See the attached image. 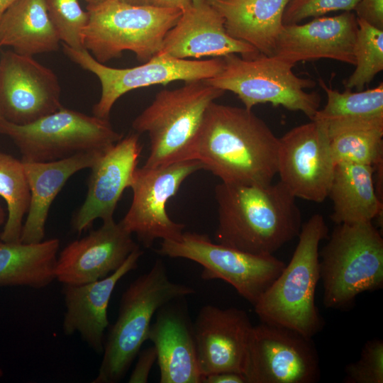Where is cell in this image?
<instances>
[{
  "label": "cell",
  "instance_id": "obj_37",
  "mask_svg": "<svg viewBox=\"0 0 383 383\" xmlns=\"http://www.w3.org/2000/svg\"><path fill=\"white\" fill-rule=\"evenodd\" d=\"M203 383H247L245 376L240 373L223 372L202 377Z\"/></svg>",
  "mask_w": 383,
  "mask_h": 383
},
{
  "label": "cell",
  "instance_id": "obj_31",
  "mask_svg": "<svg viewBox=\"0 0 383 383\" xmlns=\"http://www.w3.org/2000/svg\"><path fill=\"white\" fill-rule=\"evenodd\" d=\"M358 25L354 45L355 69L343 82L345 89L363 90L374 77L383 70V30L362 19Z\"/></svg>",
  "mask_w": 383,
  "mask_h": 383
},
{
  "label": "cell",
  "instance_id": "obj_18",
  "mask_svg": "<svg viewBox=\"0 0 383 383\" xmlns=\"http://www.w3.org/2000/svg\"><path fill=\"white\" fill-rule=\"evenodd\" d=\"M231 54L252 58L260 53L251 45L229 35L223 18L208 0H191L165 35L157 55L199 60Z\"/></svg>",
  "mask_w": 383,
  "mask_h": 383
},
{
  "label": "cell",
  "instance_id": "obj_13",
  "mask_svg": "<svg viewBox=\"0 0 383 383\" xmlns=\"http://www.w3.org/2000/svg\"><path fill=\"white\" fill-rule=\"evenodd\" d=\"M243 375L247 383H314L320 378L312 338L261 322L252 326Z\"/></svg>",
  "mask_w": 383,
  "mask_h": 383
},
{
  "label": "cell",
  "instance_id": "obj_3",
  "mask_svg": "<svg viewBox=\"0 0 383 383\" xmlns=\"http://www.w3.org/2000/svg\"><path fill=\"white\" fill-rule=\"evenodd\" d=\"M328 235L322 215L302 224L291 260L253 305L261 322L284 326L312 338L323 326L315 304L320 279L319 245Z\"/></svg>",
  "mask_w": 383,
  "mask_h": 383
},
{
  "label": "cell",
  "instance_id": "obj_24",
  "mask_svg": "<svg viewBox=\"0 0 383 383\" xmlns=\"http://www.w3.org/2000/svg\"><path fill=\"white\" fill-rule=\"evenodd\" d=\"M224 19L232 38L245 42L260 54L274 55L289 0H208Z\"/></svg>",
  "mask_w": 383,
  "mask_h": 383
},
{
  "label": "cell",
  "instance_id": "obj_11",
  "mask_svg": "<svg viewBox=\"0 0 383 383\" xmlns=\"http://www.w3.org/2000/svg\"><path fill=\"white\" fill-rule=\"evenodd\" d=\"M65 54L99 79L101 94L93 106V115L109 119L115 102L127 92L155 84H167L177 80L185 82L205 80L223 69L222 57L210 60L178 59L156 55L140 65L125 69L113 68L96 60L86 50H74L62 43Z\"/></svg>",
  "mask_w": 383,
  "mask_h": 383
},
{
  "label": "cell",
  "instance_id": "obj_26",
  "mask_svg": "<svg viewBox=\"0 0 383 383\" xmlns=\"http://www.w3.org/2000/svg\"><path fill=\"white\" fill-rule=\"evenodd\" d=\"M60 42L45 0H16L0 19V48L33 56L56 51Z\"/></svg>",
  "mask_w": 383,
  "mask_h": 383
},
{
  "label": "cell",
  "instance_id": "obj_16",
  "mask_svg": "<svg viewBox=\"0 0 383 383\" xmlns=\"http://www.w3.org/2000/svg\"><path fill=\"white\" fill-rule=\"evenodd\" d=\"M252 325L237 308L203 306L192 326L201 378L223 372L243 374Z\"/></svg>",
  "mask_w": 383,
  "mask_h": 383
},
{
  "label": "cell",
  "instance_id": "obj_32",
  "mask_svg": "<svg viewBox=\"0 0 383 383\" xmlns=\"http://www.w3.org/2000/svg\"><path fill=\"white\" fill-rule=\"evenodd\" d=\"M48 13L60 41L74 50L85 49L83 32L89 16L78 0H45Z\"/></svg>",
  "mask_w": 383,
  "mask_h": 383
},
{
  "label": "cell",
  "instance_id": "obj_22",
  "mask_svg": "<svg viewBox=\"0 0 383 383\" xmlns=\"http://www.w3.org/2000/svg\"><path fill=\"white\" fill-rule=\"evenodd\" d=\"M168 304L158 310L148 337L157 352L160 382L200 383L192 325L184 313Z\"/></svg>",
  "mask_w": 383,
  "mask_h": 383
},
{
  "label": "cell",
  "instance_id": "obj_20",
  "mask_svg": "<svg viewBox=\"0 0 383 383\" xmlns=\"http://www.w3.org/2000/svg\"><path fill=\"white\" fill-rule=\"evenodd\" d=\"M357 28L356 16L350 11L316 17L304 24L284 25L274 55L293 65L323 58L355 65Z\"/></svg>",
  "mask_w": 383,
  "mask_h": 383
},
{
  "label": "cell",
  "instance_id": "obj_21",
  "mask_svg": "<svg viewBox=\"0 0 383 383\" xmlns=\"http://www.w3.org/2000/svg\"><path fill=\"white\" fill-rule=\"evenodd\" d=\"M142 254L138 247L118 269L103 279L79 285H64L66 310L62 330L66 335L78 333L93 350L103 353L111 294L118 281L137 267Z\"/></svg>",
  "mask_w": 383,
  "mask_h": 383
},
{
  "label": "cell",
  "instance_id": "obj_19",
  "mask_svg": "<svg viewBox=\"0 0 383 383\" xmlns=\"http://www.w3.org/2000/svg\"><path fill=\"white\" fill-rule=\"evenodd\" d=\"M141 149L139 134H130L111 146L91 167L85 201L72 221L75 232L81 233L97 218H113L124 190L133 183Z\"/></svg>",
  "mask_w": 383,
  "mask_h": 383
},
{
  "label": "cell",
  "instance_id": "obj_12",
  "mask_svg": "<svg viewBox=\"0 0 383 383\" xmlns=\"http://www.w3.org/2000/svg\"><path fill=\"white\" fill-rule=\"evenodd\" d=\"M202 169L201 162L194 159L157 167L137 168L130 187L133 192L131 204L119 222L121 225L135 234L145 248L151 247L157 239L179 240L185 226L170 218L166 204L188 177Z\"/></svg>",
  "mask_w": 383,
  "mask_h": 383
},
{
  "label": "cell",
  "instance_id": "obj_9",
  "mask_svg": "<svg viewBox=\"0 0 383 383\" xmlns=\"http://www.w3.org/2000/svg\"><path fill=\"white\" fill-rule=\"evenodd\" d=\"M0 133L10 138L23 162H51L86 152H105L123 135L109 119L62 107L32 123L16 125L0 118Z\"/></svg>",
  "mask_w": 383,
  "mask_h": 383
},
{
  "label": "cell",
  "instance_id": "obj_33",
  "mask_svg": "<svg viewBox=\"0 0 383 383\" xmlns=\"http://www.w3.org/2000/svg\"><path fill=\"white\" fill-rule=\"evenodd\" d=\"M344 382H383V341L373 339L364 345L359 360L345 368Z\"/></svg>",
  "mask_w": 383,
  "mask_h": 383
},
{
  "label": "cell",
  "instance_id": "obj_39",
  "mask_svg": "<svg viewBox=\"0 0 383 383\" xmlns=\"http://www.w3.org/2000/svg\"><path fill=\"white\" fill-rule=\"evenodd\" d=\"M16 0H0V19L4 13L8 8L12 5Z\"/></svg>",
  "mask_w": 383,
  "mask_h": 383
},
{
  "label": "cell",
  "instance_id": "obj_25",
  "mask_svg": "<svg viewBox=\"0 0 383 383\" xmlns=\"http://www.w3.org/2000/svg\"><path fill=\"white\" fill-rule=\"evenodd\" d=\"M375 168L365 165H335L328 197L333 203L331 220L336 224L372 221L382 213L377 193Z\"/></svg>",
  "mask_w": 383,
  "mask_h": 383
},
{
  "label": "cell",
  "instance_id": "obj_14",
  "mask_svg": "<svg viewBox=\"0 0 383 383\" xmlns=\"http://www.w3.org/2000/svg\"><path fill=\"white\" fill-rule=\"evenodd\" d=\"M335 162L326 126H296L279 138L277 174L296 197L321 203L328 197Z\"/></svg>",
  "mask_w": 383,
  "mask_h": 383
},
{
  "label": "cell",
  "instance_id": "obj_5",
  "mask_svg": "<svg viewBox=\"0 0 383 383\" xmlns=\"http://www.w3.org/2000/svg\"><path fill=\"white\" fill-rule=\"evenodd\" d=\"M87 8L84 46L102 64L120 57L126 50L133 52L142 63L148 61L160 52L165 35L182 13L180 9L118 0H105Z\"/></svg>",
  "mask_w": 383,
  "mask_h": 383
},
{
  "label": "cell",
  "instance_id": "obj_28",
  "mask_svg": "<svg viewBox=\"0 0 383 383\" xmlns=\"http://www.w3.org/2000/svg\"><path fill=\"white\" fill-rule=\"evenodd\" d=\"M327 96V102L313 119L323 123L328 137L346 128L360 126L383 125V83L377 87L353 92L333 89L319 79Z\"/></svg>",
  "mask_w": 383,
  "mask_h": 383
},
{
  "label": "cell",
  "instance_id": "obj_7",
  "mask_svg": "<svg viewBox=\"0 0 383 383\" xmlns=\"http://www.w3.org/2000/svg\"><path fill=\"white\" fill-rule=\"evenodd\" d=\"M319 252L323 303L340 309L383 285V239L372 221L340 223Z\"/></svg>",
  "mask_w": 383,
  "mask_h": 383
},
{
  "label": "cell",
  "instance_id": "obj_15",
  "mask_svg": "<svg viewBox=\"0 0 383 383\" xmlns=\"http://www.w3.org/2000/svg\"><path fill=\"white\" fill-rule=\"evenodd\" d=\"M55 72L33 59L6 50L0 57V118L32 123L63 106Z\"/></svg>",
  "mask_w": 383,
  "mask_h": 383
},
{
  "label": "cell",
  "instance_id": "obj_38",
  "mask_svg": "<svg viewBox=\"0 0 383 383\" xmlns=\"http://www.w3.org/2000/svg\"><path fill=\"white\" fill-rule=\"evenodd\" d=\"M191 0H152V5L165 8H177L184 10Z\"/></svg>",
  "mask_w": 383,
  "mask_h": 383
},
{
  "label": "cell",
  "instance_id": "obj_36",
  "mask_svg": "<svg viewBox=\"0 0 383 383\" xmlns=\"http://www.w3.org/2000/svg\"><path fill=\"white\" fill-rule=\"evenodd\" d=\"M138 358L128 379L129 383H146L152 367L157 360L155 348L152 345L139 352Z\"/></svg>",
  "mask_w": 383,
  "mask_h": 383
},
{
  "label": "cell",
  "instance_id": "obj_34",
  "mask_svg": "<svg viewBox=\"0 0 383 383\" xmlns=\"http://www.w3.org/2000/svg\"><path fill=\"white\" fill-rule=\"evenodd\" d=\"M360 0H289L284 9L283 25L297 24L309 17H320L338 11H351Z\"/></svg>",
  "mask_w": 383,
  "mask_h": 383
},
{
  "label": "cell",
  "instance_id": "obj_27",
  "mask_svg": "<svg viewBox=\"0 0 383 383\" xmlns=\"http://www.w3.org/2000/svg\"><path fill=\"white\" fill-rule=\"evenodd\" d=\"M60 240L38 243L0 242V287L26 286L40 289L55 279Z\"/></svg>",
  "mask_w": 383,
  "mask_h": 383
},
{
  "label": "cell",
  "instance_id": "obj_8",
  "mask_svg": "<svg viewBox=\"0 0 383 383\" xmlns=\"http://www.w3.org/2000/svg\"><path fill=\"white\" fill-rule=\"evenodd\" d=\"M222 58V70L204 81L234 93L245 108L252 110L259 104L270 103L301 111L310 120L319 109L321 96L316 91H305L314 87L316 82L296 76L292 71L294 65L275 55L262 54L252 58L231 54Z\"/></svg>",
  "mask_w": 383,
  "mask_h": 383
},
{
  "label": "cell",
  "instance_id": "obj_17",
  "mask_svg": "<svg viewBox=\"0 0 383 383\" xmlns=\"http://www.w3.org/2000/svg\"><path fill=\"white\" fill-rule=\"evenodd\" d=\"M138 247L132 234L113 218L104 221L99 228L62 249L57 258L55 279L63 285H79L103 279Z\"/></svg>",
  "mask_w": 383,
  "mask_h": 383
},
{
  "label": "cell",
  "instance_id": "obj_40",
  "mask_svg": "<svg viewBox=\"0 0 383 383\" xmlns=\"http://www.w3.org/2000/svg\"><path fill=\"white\" fill-rule=\"evenodd\" d=\"M122 2L134 5H152V0H118Z\"/></svg>",
  "mask_w": 383,
  "mask_h": 383
},
{
  "label": "cell",
  "instance_id": "obj_10",
  "mask_svg": "<svg viewBox=\"0 0 383 383\" xmlns=\"http://www.w3.org/2000/svg\"><path fill=\"white\" fill-rule=\"evenodd\" d=\"M157 252L201 265L204 279H222L254 305L286 264L273 255L243 252L218 243L205 234L183 232L177 240H162Z\"/></svg>",
  "mask_w": 383,
  "mask_h": 383
},
{
  "label": "cell",
  "instance_id": "obj_6",
  "mask_svg": "<svg viewBox=\"0 0 383 383\" xmlns=\"http://www.w3.org/2000/svg\"><path fill=\"white\" fill-rule=\"evenodd\" d=\"M224 93L204 80L157 93L132 123L137 133H146L149 137L150 152L143 166L152 168L189 160L208 107Z\"/></svg>",
  "mask_w": 383,
  "mask_h": 383
},
{
  "label": "cell",
  "instance_id": "obj_35",
  "mask_svg": "<svg viewBox=\"0 0 383 383\" xmlns=\"http://www.w3.org/2000/svg\"><path fill=\"white\" fill-rule=\"evenodd\" d=\"M354 10L357 18L383 30V0H360Z\"/></svg>",
  "mask_w": 383,
  "mask_h": 383
},
{
  "label": "cell",
  "instance_id": "obj_1",
  "mask_svg": "<svg viewBox=\"0 0 383 383\" xmlns=\"http://www.w3.org/2000/svg\"><path fill=\"white\" fill-rule=\"evenodd\" d=\"M277 138L251 109L212 102L192 146L201 162L221 182L267 185L277 174Z\"/></svg>",
  "mask_w": 383,
  "mask_h": 383
},
{
  "label": "cell",
  "instance_id": "obj_4",
  "mask_svg": "<svg viewBox=\"0 0 383 383\" xmlns=\"http://www.w3.org/2000/svg\"><path fill=\"white\" fill-rule=\"evenodd\" d=\"M194 293L193 288L171 281L164 263L156 260L123 293L117 319L104 342L103 358L92 382H118L148 340L155 313L168 303Z\"/></svg>",
  "mask_w": 383,
  "mask_h": 383
},
{
  "label": "cell",
  "instance_id": "obj_2",
  "mask_svg": "<svg viewBox=\"0 0 383 383\" xmlns=\"http://www.w3.org/2000/svg\"><path fill=\"white\" fill-rule=\"evenodd\" d=\"M214 192L218 243L267 255L298 237L301 213L296 198L280 181L267 185L221 182Z\"/></svg>",
  "mask_w": 383,
  "mask_h": 383
},
{
  "label": "cell",
  "instance_id": "obj_42",
  "mask_svg": "<svg viewBox=\"0 0 383 383\" xmlns=\"http://www.w3.org/2000/svg\"><path fill=\"white\" fill-rule=\"evenodd\" d=\"M88 5H94L101 3L105 0H85Z\"/></svg>",
  "mask_w": 383,
  "mask_h": 383
},
{
  "label": "cell",
  "instance_id": "obj_23",
  "mask_svg": "<svg viewBox=\"0 0 383 383\" xmlns=\"http://www.w3.org/2000/svg\"><path fill=\"white\" fill-rule=\"evenodd\" d=\"M104 152H86L51 162H23L30 191V203L20 242L43 240L50 207L65 184L77 172L91 168Z\"/></svg>",
  "mask_w": 383,
  "mask_h": 383
},
{
  "label": "cell",
  "instance_id": "obj_41",
  "mask_svg": "<svg viewBox=\"0 0 383 383\" xmlns=\"http://www.w3.org/2000/svg\"><path fill=\"white\" fill-rule=\"evenodd\" d=\"M6 214L4 209L0 206V226L5 222Z\"/></svg>",
  "mask_w": 383,
  "mask_h": 383
},
{
  "label": "cell",
  "instance_id": "obj_29",
  "mask_svg": "<svg viewBox=\"0 0 383 383\" xmlns=\"http://www.w3.org/2000/svg\"><path fill=\"white\" fill-rule=\"evenodd\" d=\"M0 196L7 205L8 217L0 240L20 242L23 219L30 203V191L21 160L0 152Z\"/></svg>",
  "mask_w": 383,
  "mask_h": 383
},
{
  "label": "cell",
  "instance_id": "obj_30",
  "mask_svg": "<svg viewBox=\"0 0 383 383\" xmlns=\"http://www.w3.org/2000/svg\"><path fill=\"white\" fill-rule=\"evenodd\" d=\"M329 138L335 164L365 165L375 170L382 167L383 125L355 126Z\"/></svg>",
  "mask_w": 383,
  "mask_h": 383
},
{
  "label": "cell",
  "instance_id": "obj_43",
  "mask_svg": "<svg viewBox=\"0 0 383 383\" xmlns=\"http://www.w3.org/2000/svg\"><path fill=\"white\" fill-rule=\"evenodd\" d=\"M2 374H3V372H2V371H1V369H0V377L2 375Z\"/></svg>",
  "mask_w": 383,
  "mask_h": 383
}]
</instances>
